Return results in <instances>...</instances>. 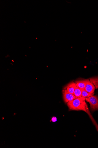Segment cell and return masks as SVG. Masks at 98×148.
<instances>
[{"label":"cell","instance_id":"1","mask_svg":"<svg viewBox=\"0 0 98 148\" xmlns=\"http://www.w3.org/2000/svg\"><path fill=\"white\" fill-rule=\"evenodd\" d=\"M86 101V98L82 96L76 98L67 104L68 107L70 110L83 111L87 113L89 111V109Z\"/></svg>","mask_w":98,"mask_h":148},{"label":"cell","instance_id":"2","mask_svg":"<svg viewBox=\"0 0 98 148\" xmlns=\"http://www.w3.org/2000/svg\"><path fill=\"white\" fill-rule=\"evenodd\" d=\"M86 101L90 105L91 111H94L98 110V97L97 96H92L86 98Z\"/></svg>","mask_w":98,"mask_h":148},{"label":"cell","instance_id":"3","mask_svg":"<svg viewBox=\"0 0 98 148\" xmlns=\"http://www.w3.org/2000/svg\"><path fill=\"white\" fill-rule=\"evenodd\" d=\"M63 99L64 102L67 103L69 101L74 100L76 99L75 96L74 94L68 92L65 89L63 90Z\"/></svg>","mask_w":98,"mask_h":148},{"label":"cell","instance_id":"4","mask_svg":"<svg viewBox=\"0 0 98 148\" xmlns=\"http://www.w3.org/2000/svg\"><path fill=\"white\" fill-rule=\"evenodd\" d=\"M96 89V88L94 84L91 82L89 79H87L84 89L90 94H93Z\"/></svg>","mask_w":98,"mask_h":148},{"label":"cell","instance_id":"5","mask_svg":"<svg viewBox=\"0 0 98 148\" xmlns=\"http://www.w3.org/2000/svg\"><path fill=\"white\" fill-rule=\"evenodd\" d=\"M76 87V83L74 82H71L66 86L64 89H65L68 92L74 94L75 90Z\"/></svg>","mask_w":98,"mask_h":148},{"label":"cell","instance_id":"6","mask_svg":"<svg viewBox=\"0 0 98 148\" xmlns=\"http://www.w3.org/2000/svg\"><path fill=\"white\" fill-rule=\"evenodd\" d=\"M87 81V79L81 80L76 81L75 82L76 87L81 89H84Z\"/></svg>","mask_w":98,"mask_h":148},{"label":"cell","instance_id":"7","mask_svg":"<svg viewBox=\"0 0 98 148\" xmlns=\"http://www.w3.org/2000/svg\"><path fill=\"white\" fill-rule=\"evenodd\" d=\"M74 94L76 98L82 97V93H81V89L76 87L74 91Z\"/></svg>","mask_w":98,"mask_h":148},{"label":"cell","instance_id":"8","mask_svg":"<svg viewBox=\"0 0 98 148\" xmlns=\"http://www.w3.org/2000/svg\"><path fill=\"white\" fill-rule=\"evenodd\" d=\"M81 93H82V97L85 98L89 97L90 96L94 95V94H91L88 93L84 89H81Z\"/></svg>","mask_w":98,"mask_h":148},{"label":"cell","instance_id":"9","mask_svg":"<svg viewBox=\"0 0 98 148\" xmlns=\"http://www.w3.org/2000/svg\"><path fill=\"white\" fill-rule=\"evenodd\" d=\"M89 80L94 84L96 89H98V77H93Z\"/></svg>","mask_w":98,"mask_h":148},{"label":"cell","instance_id":"10","mask_svg":"<svg viewBox=\"0 0 98 148\" xmlns=\"http://www.w3.org/2000/svg\"><path fill=\"white\" fill-rule=\"evenodd\" d=\"M57 118L55 117H53L51 119V121L53 122H56V121H57Z\"/></svg>","mask_w":98,"mask_h":148},{"label":"cell","instance_id":"11","mask_svg":"<svg viewBox=\"0 0 98 148\" xmlns=\"http://www.w3.org/2000/svg\"><path fill=\"white\" fill-rule=\"evenodd\" d=\"M97 129L98 131V127H97Z\"/></svg>","mask_w":98,"mask_h":148}]
</instances>
